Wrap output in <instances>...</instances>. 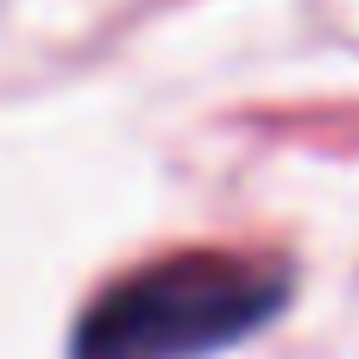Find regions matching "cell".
Returning a JSON list of instances; mask_svg holds the SVG:
<instances>
[{
    "label": "cell",
    "instance_id": "1",
    "mask_svg": "<svg viewBox=\"0 0 359 359\" xmlns=\"http://www.w3.org/2000/svg\"><path fill=\"white\" fill-rule=\"evenodd\" d=\"M290 297V271L240 252H170L107 284L76 334L69 359H202L259 334Z\"/></svg>",
    "mask_w": 359,
    "mask_h": 359
}]
</instances>
